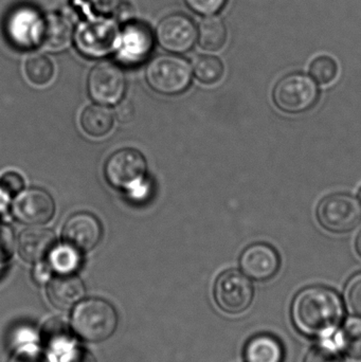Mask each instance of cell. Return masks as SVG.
Returning <instances> with one entry per match:
<instances>
[{"instance_id": "cell-30", "label": "cell", "mask_w": 361, "mask_h": 362, "mask_svg": "<svg viewBox=\"0 0 361 362\" xmlns=\"http://www.w3.org/2000/svg\"><path fill=\"white\" fill-rule=\"evenodd\" d=\"M0 187L8 194V195H15L20 193L25 187V181L21 177L20 174L14 171H8L4 173L0 178Z\"/></svg>"}, {"instance_id": "cell-17", "label": "cell", "mask_w": 361, "mask_h": 362, "mask_svg": "<svg viewBox=\"0 0 361 362\" xmlns=\"http://www.w3.org/2000/svg\"><path fill=\"white\" fill-rule=\"evenodd\" d=\"M47 295L55 308L69 310L84 297L85 285L73 274H59L49 282Z\"/></svg>"}, {"instance_id": "cell-6", "label": "cell", "mask_w": 361, "mask_h": 362, "mask_svg": "<svg viewBox=\"0 0 361 362\" xmlns=\"http://www.w3.org/2000/svg\"><path fill=\"white\" fill-rule=\"evenodd\" d=\"M148 171L146 157L135 148H122L112 153L105 163L106 180L114 189H131L140 185Z\"/></svg>"}, {"instance_id": "cell-1", "label": "cell", "mask_w": 361, "mask_h": 362, "mask_svg": "<svg viewBox=\"0 0 361 362\" xmlns=\"http://www.w3.org/2000/svg\"><path fill=\"white\" fill-rule=\"evenodd\" d=\"M292 318L300 333L309 337L326 336L335 331L343 320V302L328 287H307L295 298Z\"/></svg>"}, {"instance_id": "cell-36", "label": "cell", "mask_w": 361, "mask_h": 362, "mask_svg": "<svg viewBox=\"0 0 361 362\" xmlns=\"http://www.w3.org/2000/svg\"><path fill=\"white\" fill-rule=\"evenodd\" d=\"M355 247L356 251H357L358 255H360L361 257V231L360 234H358L357 238H356Z\"/></svg>"}, {"instance_id": "cell-31", "label": "cell", "mask_w": 361, "mask_h": 362, "mask_svg": "<svg viewBox=\"0 0 361 362\" xmlns=\"http://www.w3.org/2000/svg\"><path fill=\"white\" fill-rule=\"evenodd\" d=\"M10 362H48V361L35 346H25L17 351Z\"/></svg>"}, {"instance_id": "cell-22", "label": "cell", "mask_w": 361, "mask_h": 362, "mask_svg": "<svg viewBox=\"0 0 361 362\" xmlns=\"http://www.w3.org/2000/svg\"><path fill=\"white\" fill-rule=\"evenodd\" d=\"M48 257L49 265L59 274H73L82 263L81 251L67 244L55 246Z\"/></svg>"}, {"instance_id": "cell-27", "label": "cell", "mask_w": 361, "mask_h": 362, "mask_svg": "<svg viewBox=\"0 0 361 362\" xmlns=\"http://www.w3.org/2000/svg\"><path fill=\"white\" fill-rule=\"evenodd\" d=\"M345 300L353 314L361 317V272L355 274L345 287Z\"/></svg>"}, {"instance_id": "cell-34", "label": "cell", "mask_w": 361, "mask_h": 362, "mask_svg": "<svg viewBox=\"0 0 361 362\" xmlns=\"http://www.w3.org/2000/svg\"><path fill=\"white\" fill-rule=\"evenodd\" d=\"M36 264H37V265L34 268V279H35V281L37 283L47 282L49 276H50V265H44L42 262Z\"/></svg>"}, {"instance_id": "cell-16", "label": "cell", "mask_w": 361, "mask_h": 362, "mask_svg": "<svg viewBox=\"0 0 361 362\" xmlns=\"http://www.w3.org/2000/svg\"><path fill=\"white\" fill-rule=\"evenodd\" d=\"M57 245V236L45 228H28L18 238V253L28 263H40L50 255Z\"/></svg>"}, {"instance_id": "cell-20", "label": "cell", "mask_w": 361, "mask_h": 362, "mask_svg": "<svg viewBox=\"0 0 361 362\" xmlns=\"http://www.w3.org/2000/svg\"><path fill=\"white\" fill-rule=\"evenodd\" d=\"M80 122L87 135L95 138L104 137L114 127V114L110 108L101 104L90 105L82 112Z\"/></svg>"}, {"instance_id": "cell-28", "label": "cell", "mask_w": 361, "mask_h": 362, "mask_svg": "<svg viewBox=\"0 0 361 362\" xmlns=\"http://www.w3.org/2000/svg\"><path fill=\"white\" fill-rule=\"evenodd\" d=\"M304 362H345L343 357L332 346L321 344L307 353Z\"/></svg>"}, {"instance_id": "cell-29", "label": "cell", "mask_w": 361, "mask_h": 362, "mask_svg": "<svg viewBox=\"0 0 361 362\" xmlns=\"http://www.w3.org/2000/svg\"><path fill=\"white\" fill-rule=\"evenodd\" d=\"M226 1L227 0H186L188 6L194 12L205 16L220 12L224 8Z\"/></svg>"}, {"instance_id": "cell-35", "label": "cell", "mask_w": 361, "mask_h": 362, "mask_svg": "<svg viewBox=\"0 0 361 362\" xmlns=\"http://www.w3.org/2000/svg\"><path fill=\"white\" fill-rule=\"evenodd\" d=\"M8 194L0 187V213H4L8 208Z\"/></svg>"}, {"instance_id": "cell-12", "label": "cell", "mask_w": 361, "mask_h": 362, "mask_svg": "<svg viewBox=\"0 0 361 362\" xmlns=\"http://www.w3.org/2000/svg\"><path fill=\"white\" fill-rule=\"evenodd\" d=\"M103 228L97 216L89 212H78L70 216L63 228L65 244L81 252L93 250L101 242Z\"/></svg>"}, {"instance_id": "cell-32", "label": "cell", "mask_w": 361, "mask_h": 362, "mask_svg": "<svg viewBox=\"0 0 361 362\" xmlns=\"http://www.w3.org/2000/svg\"><path fill=\"white\" fill-rule=\"evenodd\" d=\"M59 362H95L93 355L85 349L71 346L61 354Z\"/></svg>"}, {"instance_id": "cell-24", "label": "cell", "mask_w": 361, "mask_h": 362, "mask_svg": "<svg viewBox=\"0 0 361 362\" xmlns=\"http://www.w3.org/2000/svg\"><path fill=\"white\" fill-rule=\"evenodd\" d=\"M25 72L28 80L36 86H44L52 80L54 66L52 62L42 54H34L28 57L25 64Z\"/></svg>"}, {"instance_id": "cell-8", "label": "cell", "mask_w": 361, "mask_h": 362, "mask_svg": "<svg viewBox=\"0 0 361 362\" xmlns=\"http://www.w3.org/2000/svg\"><path fill=\"white\" fill-rule=\"evenodd\" d=\"M119 30L110 19L97 18L84 21L78 25L76 42L83 54L101 57L117 48Z\"/></svg>"}, {"instance_id": "cell-10", "label": "cell", "mask_w": 361, "mask_h": 362, "mask_svg": "<svg viewBox=\"0 0 361 362\" xmlns=\"http://www.w3.org/2000/svg\"><path fill=\"white\" fill-rule=\"evenodd\" d=\"M12 212L15 218L25 225H44L54 215V200L45 189H23L13 200Z\"/></svg>"}, {"instance_id": "cell-18", "label": "cell", "mask_w": 361, "mask_h": 362, "mask_svg": "<svg viewBox=\"0 0 361 362\" xmlns=\"http://www.w3.org/2000/svg\"><path fill=\"white\" fill-rule=\"evenodd\" d=\"M72 37V25L63 15H48L44 18L40 45L51 52H59L69 46Z\"/></svg>"}, {"instance_id": "cell-11", "label": "cell", "mask_w": 361, "mask_h": 362, "mask_svg": "<svg viewBox=\"0 0 361 362\" xmlns=\"http://www.w3.org/2000/svg\"><path fill=\"white\" fill-rule=\"evenodd\" d=\"M44 18L37 11L29 6H20L11 12L6 19V31L14 46L33 48L40 45Z\"/></svg>"}, {"instance_id": "cell-2", "label": "cell", "mask_w": 361, "mask_h": 362, "mask_svg": "<svg viewBox=\"0 0 361 362\" xmlns=\"http://www.w3.org/2000/svg\"><path fill=\"white\" fill-rule=\"evenodd\" d=\"M118 327L114 306L102 299H89L78 304L72 316V327L82 339L102 342L110 337Z\"/></svg>"}, {"instance_id": "cell-25", "label": "cell", "mask_w": 361, "mask_h": 362, "mask_svg": "<svg viewBox=\"0 0 361 362\" xmlns=\"http://www.w3.org/2000/svg\"><path fill=\"white\" fill-rule=\"evenodd\" d=\"M224 70L222 61L212 55H201L193 62L195 76L203 84H215L224 76Z\"/></svg>"}, {"instance_id": "cell-23", "label": "cell", "mask_w": 361, "mask_h": 362, "mask_svg": "<svg viewBox=\"0 0 361 362\" xmlns=\"http://www.w3.org/2000/svg\"><path fill=\"white\" fill-rule=\"evenodd\" d=\"M341 350L355 361H361V319L351 318L345 322L338 336Z\"/></svg>"}, {"instance_id": "cell-3", "label": "cell", "mask_w": 361, "mask_h": 362, "mask_svg": "<svg viewBox=\"0 0 361 362\" xmlns=\"http://www.w3.org/2000/svg\"><path fill=\"white\" fill-rule=\"evenodd\" d=\"M146 81L150 88L162 95L184 93L192 80V69L186 59L175 55L155 57L146 69Z\"/></svg>"}, {"instance_id": "cell-33", "label": "cell", "mask_w": 361, "mask_h": 362, "mask_svg": "<svg viewBox=\"0 0 361 362\" xmlns=\"http://www.w3.org/2000/svg\"><path fill=\"white\" fill-rule=\"evenodd\" d=\"M114 115H116V118L121 123L131 122L134 119V116H135V107H134L133 103L129 101V100L120 101L118 105H117L116 110H114Z\"/></svg>"}, {"instance_id": "cell-19", "label": "cell", "mask_w": 361, "mask_h": 362, "mask_svg": "<svg viewBox=\"0 0 361 362\" xmlns=\"http://www.w3.org/2000/svg\"><path fill=\"white\" fill-rule=\"evenodd\" d=\"M244 357L246 362H283L284 348L277 338L261 334L246 344Z\"/></svg>"}, {"instance_id": "cell-7", "label": "cell", "mask_w": 361, "mask_h": 362, "mask_svg": "<svg viewBox=\"0 0 361 362\" xmlns=\"http://www.w3.org/2000/svg\"><path fill=\"white\" fill-rule=\"evenodd\" d=\"M214 297L223 312L230 315L242 314L251 305L254 286L241 272L227 270L216 280Z\"/></svg>"}, {"instance_id": "cell-5", "label": "cell", "mask_w": 361, "mask_h": 362, "mask_svg": "<svg viewBox=\"0 0 361 362\" xmlns=\"http://www.w3.org/2000/svg\"><path fill=\"white\" fill-rule=\"evenodd\" d=\"M320 225L332 233H347L361 221V206L353 196L332 194L320 202L317 208Z\"/></svg>"}, {"instance_id": "cell-9", "label": "cell", "mask_w": 361, "mask_h": 362, "mask_svg": "<svg viewBox=\"0 0 361 362\" xmlns=\"http://www.w3.org/2000/svg\"><path fill=\"white\" fill-rule=\"evenodd\" d=\"M87 88L95 103L101 105L118 104L126 90L124 72L112 63L97 64L89 74Z\"/></svg>"}, {"instance_id": "cell-14", "label": "cell", "mask_w": 361, "mask_h": 362, "mask_svg": "<svg viewBox=\"0 0 361 362\" xmlns=\"http://www.w3.org/2000/svg\"><path fill=\"white\" fill-rule=\"evenodd\" d=\"M239 265L246 276L256 281H268L280 269L277 251L267 244H254L242 253Z\"/></svg>"}, {"instance_id": "cell-15", "label": "cell", "mask_w": 361, "mask_h": 362, "mask_svg": "<svg viewBox=\"0 0 361 362\" xmlns=\"http://www.w3.org/2000/svg\"><path fill=\"white\" fill-rule=\"evenodd\" d=\"M150 30L142 23H129L119 36L117 51L123 63L136 65L150 55L153 48Z\"/></svg>"}, {"instance_id": "cell-21", "label": "cell", "mask_w": 361, "mask_h": 362, "mask_svg": "<svg viewBox=\"0 0 361 362\" xmlns=\"http://www.w3.org/2000/svg\"><path fill=\"white\" fill-rule=\"evenodd\" d=\"M199 46L206 51L220 50L227 42V28L218 17H207L201 21L199 29Z\"/></svg>"}, {"instance_id": "cell-26", "label": "cell", "mask_w": 361, "mask_h": 362, "mask_svg": "<svg viewBox=\"0 0 361 362\" xmlns=\"http://www.w3.org/2000/svg\"><path fill=\"white\" fill-rule=\"evenodd\" d=\"M338 64L330 57H319L309 66L311 76L320 84L328 85L334 82L338 76Z\"/></svg>"}, {"instance_id": "cell-13", "label": "cell", "mask_w": 361, "mask_h": 362, "mask_svg": "<svg viewBox=\"0 0 361 362\" xmlns=\"http://www.w3.org/2000/svg\"><path fill=\"white\" fill-rule=\"evenodd\" d=\"M196 37L194 23L186 15H169L157 27L159 44L171 52L182 53L190 50Z\"/></svg>"}, {"instance_id": "cell-37", "label": "cell", "mask_w": 361, "mask_h": 362, "mask_svg": "<svg viewBox=\"0 0 361 362\" xmlns=\"http://www.w3.org/2000/svg\"><path fill=\"white\" fill-rule=\"evenodd\" d=\"M358 198H360V202L361 204V187H360V192H358Z\"/></svg>"}, {"instance_id": "cell-4", "label": "cell", "mask_w": 361, "mask_h": 362, "mask_svg": "<svg viewBox=\"0 0 361 362\" xmlns=\"http://www.w3.org/2000/svg\"><path fill=\"white\" fill-rule=\"evenodd\" d=\"M273 98L282 112L298 115L314 107L319 98V91L313 78L307 74H292L277 83Z\"/></svg>"}]
</instances>
